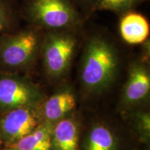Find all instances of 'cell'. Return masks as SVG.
<instances>
[{"instance_id":"obj_16","label":"cell","mask_w":150,"mask_h":150,"mask_svg":"<svg viewBox=\"0 0 150 150\" xmlns=\"http://www.w3.org/2000/svg\"><path fill=\"white\" fill-rule=\"evenodd\" d=\"M76 6H81L85 9H87L88 11H94V3L95 0H73Z\"/></svg>"},{"instance_id":"obj_8","label":"cell","mask_w":150,"mask_h":150,"mask_svg":"<svg viewBox=\"0 0 150 150\" xmlns=\"http://www.w3.org/2000/svg\"><path fill=\"white\" fill-rule=\"evenodd\" d=\"M74 93L69 87H63L50 96L40 108L43 120L54 125L66 117L76 107Z\"/></svg>"},{"instance_id":"obj_7","label":"cell","mask_w":150,"mask_h":150,"mask_svg":"<svg viewBox=\"0 0 150 150\" xmlns=\"http://www.w3.org/2000/svg\"><path fill=\"white\" fill-rule=\"evenodd\" d=\"M150 91V73L144 61L130 65L128 76L124 86L122 99L126 104H135L147 98Z\"/></svg>"},{"instance_id":"obj_2","label":"cell","mask_w":150,"mask_h":150,"mask_svg":"<svg viewBox=\"0 0 150 150\" xmlns=\"http://www.w3.org/2000/svg\"><path fill=\"white\" fill-rule=\"evenodd\" d=\"M26 16L45 31L79 29L83 18L73 0H29Z\"/></svg>"},{"instance_id":"obj_4","label":"cell","mask_w":150,"mask_h":150,"mask_svg":"<svg viewBox=\"0 0 150 150\" xmlns=\"http://www.w3.org/2000/svg\"><path fill=\"white\" fill-rule=\"evenodd\" d=\"M45 31L31 25L0 39V63L9 69L25 68L40 55Z\"/></svg>"},{"instance_id":"obj_17","label":"cell","mask_w":150,"mask_h":150,"mask_svg":"<svg viewBox=\"0 0 150 150\" xmlns=\"http://www.w3.org/2000/svg\"><path fill=\"white\" fill-rule=\"evenodd\" d=\"M6 150H8V149H6Z\"/></svg>"},{"instance_id":"obj_11","label":"cell","mask_w":150,"mask_h":150,"mask_svg":"<svg viewBox=\"0 0 150 150\" xmlns=\"http://www.w3.org/2000/svg\"><path fill=\"white\" fill-rule=\"evenodd\" d=\"M53 125L43 121L34 131L18 141L7 145L8 150H52Z\"/></svg>"},{"instance_id":"obj_1","label":"cell","mask_w":150,"mask_h":150,"mask_svg":"<svg viewBox=\"0 0 150 150\" xmlns=\"http://www.w3.org/2000/svg\"><path fill=\"white\" fill-rule=\"evenodd\" d=\"M80 81L87 92H102L117 76L120 59L114 42L103 34H94L83 43Z\"/></svg>"},{"instance_id":"obj_5","label":"cell","mask_w":150,"mask_h":150,"mask_svg":"<svg viewBox=\"0 0 150 150\" xmlns=\"http://www.w3.org/2000/svg\"><path fill=\"white\" fill-rule=\"evenodd\" d=\"M43 94L36 84L16 75L0 77V108L10 110L28 106L40 105Z\"/></svg>"},{"instance_id":"obj_9","label":"cell","mask_w":150,"mask_h":150,"mask_svg":"<svg viewBox=\"0 0 150 150\" xmlns=\"http://www.w3.org/2000/svg\"><path fill=\"white\" fill-rule=\"evenodd\" d=\"M119 29L121 38L127 44H142L149 38V22L142 14L133 11L122 15Z\"/></svg>"},{"instance_id":"obj_12","label":"cell","mask_w":150,"mask_h":150,"mask_svg":"<svg viewBox=\"0 0 150 150\" xmlns=\"http://www.w3.org/2000/svg\"><path fill=\"white\" fill-rule=\"evenodd\" d=\"M117 140L112 131L103 125L93 127L88 135L85 150H116Z\"/></svg>"},{"instance_id":"obj_10","label":"cell","mask_w":150,"mask_h":150,"mask_svg":"<svg viewBox=\"0 0 150 150\" xmlns=\"http://www.w3.org/2000/svg\"><path fill=\"white\" fill-rule=\"evenodd\" d=\"M52 150H78L79 125L74 118L65 117L53 125Z\"/></svg>"},{"instance_id":"obj_3","label":"cell","mask_w":150,"mask_h":150,"mask_svg":"<svg viewBox=\"0 0 150 150\" xmlns=\"http://www.w3.org/2000/svg\"><path fill=\"white\" fill-rule=\"evenodd\" d=\"M79 29L45 31L40 55L45 71L52 79L67 72L81 44Z\"/></svg>"},{"instance_id":"obj_14","label":"cell","mask_w":150,"mask_h":150,"mask_svg":"<svg viewBox=\"0 0 150 150\" xmlns=\"http://www.w3.org/2000/svg\"><path fill=\"white\" fill-rule=\"evenodd\" d=\"M135 128L142 142H147L150 137V115L147 112H140L134 116Z\"/></svg>"},{"instance_id":"obj_15","label":"cell","mask_w":150,"mask_h":150,"mask_svg":"<svg viewBox=\"0 0 150 150\" xmlns=\"http://www.w3.org/2000/svg\"><path fill=\"white\" fill-rule=\"evenodd\" d=\"M9 23V14L4 3L0 0V31L6 29Z\"/></svg>"},{"instance_id":"obj_13","label":"cell","mask_w":150,"mask_h":150,"mask_svg":"<svg viewBox=\"0 0 150 150\" xmlns=\"http://www.w3.org/2000/svg\"><path fill=\"white\" fill-rule=\"evenodd\" d=\"M146 0H95L93 11H112L125 14L133 11Z\"/></svg>"},{"instance_id":"obj_6","label":"cell","mask_w":150,"mask_h":150,"mask_svg":"<svg viewBox=\"0 0 150 150\" xmlns=\"http://www.w3.org/2000/svg\"><path fill=\"white\" fill-rule=\"evenodd\" d=\"M43 121L38 105L8 110L0 118V138L10 145L34 131Z\"/></svg>"}]
</instances>
